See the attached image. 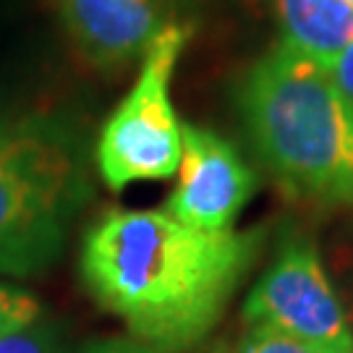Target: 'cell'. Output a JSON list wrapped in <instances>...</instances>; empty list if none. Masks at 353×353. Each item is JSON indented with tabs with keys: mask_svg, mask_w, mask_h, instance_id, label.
I'll return each instance as SVG.
<instances>
[{
	"mask_svg": "<svg viewBox=\"0 0 353 353\" xmlns=\"http://www.w3.org/2000/svg\"><path fill=\"white\" fill-rule=\"evenodd\" d=\"M262 239L199 230L165 210H115L84 236L81 278L137 341L181 351L220 322Z\"/></svg>",
	"mask_w": 353,
	"mask_h": 353,
	"instance_id": "6da1fadb",
	"label": "cell"
},
{
	"mask_svg": "<svg viewBox=\"0 0 353 353\" xmlns=\"http://www.w3.org/2000/svg\"><path fill=\"white\" fill-rule=\"evenodd\" d=\"M239 108L254 150L290 196L353 204V118L330 68L280 42L243 74Z\"/></svg>",
	"mask_w": 353,
	"mask_h": 353,
	"instance_id": "7a4b0ae2",
	"label": "cell"
},
{
	"mask_svg": "<svg viewBox=\"0 0 353 353\" xmlns=\"http://www.w3.org/2000/svg\"><path fill=\"white\" fill-rule=\"evenodd\" d=\"M89 196L74 139L48 121H24L0 141V272L34 275L63 252Z\"/></svg>",
	"mask_w": 353,
	"mask_h": 353,
	"instance_id": "3957f363",
	"label": "cell"
},
{
	"mask_svg": "<svg viewBox=\"0 0 353 353\" xmlns=\"http://www.w3.org/2000/svg\"><path fill=\"white\" fill-rule=\"evenodd\" d=\"M189 37V26H165L144 55L137 84L105 121L94 154L108 189L123 191L137 181H160L178 173L183 123L170 102V79Z\"/></svg>",
	"mask_w": 353,
	"mask_h": 353,
	"instance_id": "277c9868",
	"label": "cell"
},
{
	"mask_svg": "<svg viewBox=\"0 0 353 353\" xmlns=\"http://www.w3.org/2000/svg\"><path fill=\"white\" fill-rule=\"evenodd\" d=\"M246 325H267L316 353H353V332L312 241L285 243L243 303Z\"/></svg>",
	"mask_w": 353,
	"mask_h": 353,
	"instance_id": "5b68a950",
	"label": "cell"
},
{
	"mask_svg": "<svg viewBox=\"0 0 353 353\" xmlns=\"http://www.w3.org/2000/svg\"><path fill=\"white\" fill-rule=\"evenodd\" d=\"M183 154L178 186L165 212L199 230H230L241 210L259 189V178L239 150L220 134L183 123Z\"/></svg>",
	"mask_w": 353,
	"mask_h": 353,
	"instance_id": "8992f818",
	"label": "cell"
},
{
	"mask_svg": "<svg viewBox=\"0 0 353 353\" xmlns=\"http://www.w3.org/2000/svg\"><path fill=\"white\" fill-rule=\"evenodd\" d=\"M55 8L74 45L102 71L147 55L165 29L154 0H55Z\"/></svg>",
	"mask_w": 353,
	"mask_h": 353,
	"instance_id": "52a82bcc",
	"label": "cell"
},
{
	"mask_svg": "<svg viewBox=\"0 0 353 353\" xmlns=\"http://www.w3.org/2000/svg\"><path fill=\"white\" fill-rule=\"evenodd\" d=\"M283 42L332 68L353 39V8L348 0H275Z\"/></svg>",
	"mask_w": 353,
	"mask_h": 353,
	"instance_id": "ba28073f",
	"label": "cell"
},
{
	"mask_svg": "<svg viewBox=\"0 0 353 353\" xmlns=\"http://www.w3.org/2000/svg\"><path fill=\"white\" fill-rule=\"evenodd\" d=\"M330 270L327 275L335 285V293L343 303V312L348 319V327L353 332V225L343 230L330 249Z\"/></svg>",
	"mask_w": 353,
	"mask_h": 353,
	"instance_id": "9c48e42d",
	"label": "cell"
},
{
	"mask_svg": "<svg viewBox=\"0 0 353 353\" xmlns=\"http://www.w3.org/2000/svg\"><path fill=\"white\" fill-rule=\"evenodd\" d=\"M39 314L42 306L29 290L0 283V338L39 322Z\"/></svg>",
	"mask_w": 353,
	"mask_h": 353,
	"instance_id": "30bf717a",
	"label": "cell"
},
{
	"mask_svg": "<svg viewBox=\"0 0 353 353\" xmlns=\"http://www.w3.org/2000/svg\"><path fill=\"white\" fill-rule=\"evenodd\" d=\"M239 353H316L309 345L293 341L290 335L267 325H249L246 335L241 338Z\"/></svg>",
	"mask_w": 353,
	"mask_h": 353,
	"instance_id": "8fae6325",
	"label": "cell"
},
{
	"mask_svg": "<svg viewBox=\"0 0 353 353\" xmlns=\"http://www.w3.org/2000/svg\"><path fill=\"white\" fill-rule=\"evenodd\" d=\"M0 353H63V348L52 327L34 322L13 335L0 338Z\"/></svg>",
	"mask_w": 353,
	"mask_h": 353,
	"instance_id": "7c38bea8",
	"label": "cell"
},
{
	"mask_svg": "<svg viewBox=\"0 0 353 353\" xmlns=\"http://www.w3.org/2000/svg\"><path fill=\"white\" fill-rule=\"evenodd\" d=\"M330 76H332V84L338 89L345 110L353 118V39L343 48L341 55L335 58V63L330 68Z\"/></svg>",
	"mask_w": 353,
	"mask_h": 353,
	"instance_id": "4fadbf2b",
	"label": "cell"
},
{
	"mask_svg": "<svg viewBox=\"0 0 353 353\" xmlns=\"http://www.w3.org/2000/svg\"><path fill=\"white\" fill-rule=\"evenodd\" d=\"M84 353H165L154 345H147L141 341H126V338H115V341H102L89 345Z\"/></svg>",
	"mask_w": 353,
	"mask_h": 353,
	"instance_id": "5bb4252c",
	"label": "cell"
},
{
	"mask_svg": "<svg viewBox=\"0 0 353 353\" xmlns=\"http://www.w3.org/2000/svg\"><path fill=\"white\" fill-rule=\"evenodd\" d=\"M13 126H16V123H13L11 118H8V115L0 110V141L6 139V134H8V131H11Z\"/></svg>",
	"mask_w": 353,
	"mask_h": 353,
	"instance_id": "9a60e30c",
	"label": "cell"
},
{
	"mask_svg": "<svg viewBox=\"0 0 353 353\" xmlns=\"http://www.w3.org/2000/svg\"><path fill=\"white\" fill-rule=\"evenodd\" d=\"M241 3H243V6H249L252 11H259V6H262L265 0H241Z\"/></svg>",
	"mask_w": 353,
	"mask_h": 353,
	"instance_id": "2e32d148",
	"label": "cell"
},
{
	"mask_svg": "<svg viewBox=\"0 0 353 353\" xmlns=\"http://www.w3.org/2000/svg\"><path fill=\"white\" fill-rule=\"evenodd\" d=\"M212 353H230V351H228V348H214Z\"/></svg>",
	"mask_w": 353,
	"mask_h": 353,
	"instance_id": "e0dca14e",
	"label": "cell"
},
{
	"mask_svg": "<svg viewBox=\"0 0 353 353\" xmlns=\"http://www.w3.org/2000/svg\"><path fill=\"white\" fill-rule=\"evenodd\" d=\"M348 3H351V8H353V0H348Z\"/></svg>",
	"mask_w": 353,
	"mask_h": 353,
	"instance_id": "ac0fdd59",
	"label": "cell"
}]
</instances>
